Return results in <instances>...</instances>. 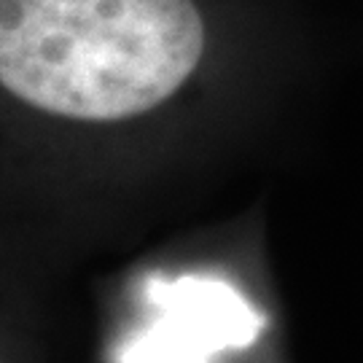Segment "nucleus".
<instances>
[{
    "label": "nucleus",
    "instance_id": "obj_1",
    "mask_svg": "<svg viewBox=\"0 0 363 363\" xmlns=\"http://www.w3.org/2000/svg\"><path fill=\"white\" fill-rule=\"evenodd\" d=\"M202 49L191 0H0V86L54 116H140L181 89Z\"/></svg>",
    "mask_w": 363,
    "mask_h": 363
},
{
    "label": "nucleus",
    "instance_id": "obj_2",
    "mask_svg": "<svg viewBox=\"0 0 363 363\" xmlns=\"http://www.w3.org/2000/svg\"><path fill=\"white\" fill-rule=\"evenodd\" d=\"M145 298L159 318L121 347L118 363H208L216 352L250 347L264 328L261 312L213 277L151 280Z\"/></svg>",
    "mask_w": 363,
    "mask_h": 363
}]
</instances>
